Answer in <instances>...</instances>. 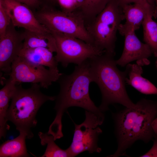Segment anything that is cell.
<instances>
[{
  "label": "cell",
  "mask_w": 157,
  "mask_h": 157,
  "mask_svg": "<svg viewBox=\"0 0 157 157\" xmlns=\"http://www.w3.org/2000/svg\"><path fill=\"white\" fill-rule=\"evenodd\" d=\"M88 60L76 66L71 74H62L57 81L59 84L60 90L55 100L56 115L48 132L55 139L63 136L62 117L69 107H81L104 118V113L95 106L90 97L89 86L93 81Z\"/></svg>",
  "instance_id": "obj_1"
},
{
  "label": "cell",
  "mask_w": 157,
  "mask_h": 157,
  "mask_svg": "<svg viewBox=\"0 0 157 157\" xmlns=\"http://www.w3.org/2000/svg\"><path fill=\"white\" fill-rule=\"evenodd\" d=\"M112 115L117 147L108 157L126 156L127 149L136 141L147 143L156 136L152 124L157 117V101L142 99L134 107H125Z\"/></svg>",
  "instance_id": "obj_2"
},
{
  "label": "cell",
  "mask_w": 157,
  "mask_h": 157,
  "mask_svg": "<svg viewBox=\"0 0 157 157\" xmlns=\"http://www.w3.org/2000/svg\"><path fill=\"white\" fill-rule=\"evenodd\" d=\"M114 56L104 53L88 60L92 81L98 85L101 92V102L98 107L103 113L114 104L127 108L135 105L126 91L125 72L117 68Z\"/></svg>",
  "instance_id": "obj_3"
},
{
  "label": "cell",
  "mask_w": 157,
  "mask_h": 157,
  "mask_svg": "<svg viewBox=\"0 0 157 157\" xmlns=\"http://www.w3.org/2000/svg\"><path fill=\"white\" fill-rule=\"evenodd\" d=\"M38 83H32L27 89L17 84L7 114V119L12 122L19 133H23L27 139L33 136L31 128L37 121L36 115L40 108L47 101H54L56 96H49L41 91Z\"/></svg>",
  "instance_id": "obj_4"
},
{
  "label": "cell",
  "mask_w": 157,
  "mask_h": 157,
  "mask_svg": "<svg viewBox=\"0 0 157 157\" xmlns=\"http://www.w3.org/2000/svg\"><path fill=\"white\" fill-rule=\"evenodd\" d=\"M124 19L119 0H111L90 22L86 25L94 45L115 56L117 33Z\"/></svg>",
  "instance_id": "obj_5"
},
{
  "label": "cell",
  "mask_w": 157,
  "mask_h": 157,
  "mask_svg": "<svg viewBox=\"0 0 157 157\" xmlns=\"http://www.w3.org/2000/svg\"><path fill=\"white\" fill-rule=\"evenodd\" d=\"M33 11L39 22L51 32L72 36L94 45L79 10L67 13L56 7L40 3Z\"/></svg>",
  "instance_id": "obj_6"
},
{
  "label": "cell",
  "mask_w": 157,
  "mask_h": 157,
  "mask_svg": "<svg viewBox=\"0 0 157 157\" xmlns=\"http://www.w3.org/2000/svg\"><path fill=\"white\" fill-rule=\"evenodd\" d=\"M51 32L56 43L55 58L64 67L71 63L81 64L93 57L105 52L95 46L72 36Z\"/></svg>",
  "instance_id": "obj_7"
},
{
  "label": "cell",
  "mask_w": 157,
  "mask_h": 157,
  "mask_svg": "<svg viewBox=\"0 0 157 157\" xmlns=\"http://www.w3.org/2000/svg\"><path fill=\"white\" fill-rule=\"evenodd\" d=\"M85 117L82 123L75 124L72 142L67 149L71 157H74L85 151L90 154L100 153L101 149L98 145L99 135L102 133L98 126L103 123L104 118L85 110Z\"/></svg>",
  "instance_id": "obj_8"
},
{
  "label": "cell",
  "mask_w": 157,
  "mask_h": 157,
  "mask_svg": "<svg viewBox=\"0 0 157 157\" xmlns=\"http://www.w3.org/2000/svg\"><path fill=\"white\" fill-rule=\"evenodd\" d=\"M63 73L58 70L46 69L19 56L13 62L9 78L17 84L22 83H38L41 87L47 89L53 82L57 81Z\"/></svg>",
  "instance_id": "obj_9"
},
{
  "label": "cell",
  "mask_w": 157,
  "mask_h": 157,
  "mask_svg": "<svg viewBox=\"0 0 157 157\" xmlns=\"http://www.w3.org/2000/svg\"><path fill=\"white\" fill-rule=\"evenodd\" d=\"M0 2L5 8L15 26L40 34L51 33L39 22L33 11L26 5L15 0H0Z\"/></svg>",
  "instance_id": "obj_10"
},
{
  "label": "cell",
  "mask_w": 157,
  "mask_h": 157,
  "mask_svg": "<svg viewBox=\"0 0 157 157\" xmlns=\"http://www.w3.org/2000/svg\"><path fill=\"white\" fill-rule=\"evenodd\" d=\"M23 32L17 31L11 21L4 35L0 38V70L7 75L10 73L12 64L23 49Z\"/></svg>",
  "instance_id": "obj_11"
},
{
  "label": "cell",
  "mask_w": 157,
  "mask_h": 157,
  "mask_svg": "<svg viewBox=\"0 0 157 157\" xmlns=\"http://www.w3.org/2000/svg\"><path fill=\"white\" fill-rule=\"evenodd\" d=\"M135 31L127 30L119 32L125 38L124 47L122 55L115 63L124 67L134 60L139 62L140 65H148L147 58L153 54L149 46L142 42L136 36Z\"/></svg>",
  "instance_id": "obj_12"
},
{
  "label": "cell",
  "mask_w": 157,
  "mask_h": 157,
  "mask_svg": "<svg viewBox=\"0 0 157 157\" xmlns=\"http://www.w3.org/2000/svg\"><path fill=\"white\" fill-rule=\"evenodd\" d=\"M124 19V24H121L118 30H133L140 28L144 19L147 10L149 8L157 10L149 4L144 2H137L121 6Z\"/></svg>",
  "instance_id": "obj_13"
},
{
  "label": "cell",
  "mask_w": 157,
  "mask_h": 157,
  "mask_svg": "<svg viewBox=\"0 0 157 157\" xmlns=\"http://www.w3.org/2000/svg\"><path fill=\"white\" fill-rule=\"evenodd\" d=\"M138 64H128L125 72V82L141 93L146 94H157V88L141 75L143 70Z\"/></svg>",
  "instance_id": "obj_14"
},
{
  "label": "cell",
  "mask_w": 157,
  "mask_h": 157,
  "mask_svg": "<svg viewBox=\"0 0 157 157\" xmlns=\"http://www.w3.org/2000/svg\"><path fill=\"white\" fill-rule=\"evenodd\" d=\"M53 53L49 49L44 47L22 49L19 56L23 57L32 63L47 67L53 70H58V63Z\"/></svg>",
  "instance_id": "obj_15"
},
{
  "label": "cell",
  "mask_w": 157,
  "mask_h": 157,
  "mask_svg": "<svg viewBox=\"0 0 157 157\" xmlns=\"http://www.w3.org/2000/svg\"><path fill=\"white\" fill-rule=\"evenodd\" d=\"M17 83L10 78L6 81L4 87L0 90V138H5L10 126L8 124L7 114L9 102L14 93Z\"/></svg>",
  "instance_id": "obj_16"
},
{
  "label": "cell",
  "mask_w": 157,
  "mask_h": 157,
  "mask_svg": "<svg viewBox=\"0 0 157 157\" xmlns=\"http://www.w3.org/2000/svg\"><path fill=\"white\" fill-rule=\"evenodd\" d=\"M157 16V10L149 8L147 11L142 23L144 40L157 57V23L152 19Z\"/></svg>",
  "instance_id": "obj_17"
},
{
  "label": "cell",
  "mask_w": 157,
  "mask_h": 157,
  "mask_svg": "<svg viewBox=\"0 0 157 157\" xmlns=\"http://www.w3.org/2000/svg\"><path fill=\"white\" fill-rule=\"evenodd\" d=\"M24 40L22 49L44 47L53 53L56 52V47L54 38L51 33H38L25 29L23 32Z\"/></svg>",
  "instance_id": "obj_18"
},
{
  "label": "cell",
  "mask_w": 157,
  "mask_h": 157,
  "mask_svg": "<svg viewBox=\"0 0 157 157\" xmlns=\"http://www.w3.org/2000/svg\"><path fill=\"white\" fill-rule=\"evenodd\" d=\"M26 135L19 133L16 138L8 140L1 144L0 157H27L30 156L28 153L25 140Z\"/></svg>",
  "instance_id": "obj_19"
},
{
  "label": "cell",
  "mask_w": 157,
  "mask_h": 157,
  "mask_svg": "<svg viewBox=\"0 0 157 157\" xmlns=\"http://www.w3.org/2000/svg\"><path fill=\"white\" fill-rule=\"evenodd\" d=\"M111 0H85L79 11L85 21V25L96 17Z\"/></svg>",
  "instance_id": "obj_20"
},
{
  "label": "cell",
  "mask_w": 157,
  "mask_h": 157,
  "mask_svg": "<svg viewBox=\"0 0 157 157\" xmlns=\"http://www.w3.org/2000/svg\"><path fill=\"white\" fill-rule=\"evenodd\" d=\"M38 135L41 144L47 145L45 152L41 157H71L67 149H63L55 143L54 137L52 135L42 132H39Z\"/></svg>",
  "instance_id": "obj_21"
},
{
  "label": "cell",
  "mask_w": 157,
  "mask_h": 157,
  "mask_svg": "<svg viewBox=\"0 0 157 157\" xmlns=\"http://www.w3.org/2000/svg\"><path fill=\"white\" fill-rule=\"evenodd\" d=\"M85 0H57L56 6L66 13H71L79 10Z\"/></svg>",
  "instance_id": "obj_22"
},
{
  "label": "cell",
  "mask_w": 157,
  "mask_h": 157,
  "mask_svg": "<svg viewBox=\"0 0 157 157\" xmlns=\"http://www.w3.org/2000/svg\"><path fill=\"white\" fill-rule=\"evenodd\" d=\"M11 20L5 8L0 2V38L4 35Z\"/></svg>",
  "instance_id": "obj_23"
},
{
  "label": "cell",
  "mask_w": 157,
  "mask_h": 157,
  "mask_svg": "<svg viewBox=\"0 0 157 157\" xmlns=\"http://www.w3.org/2000/svg\"><path fill=\"white\" fill-rule=\"evenodd\" d=\"M119 1L121 6L132 3L144 2L148 3L152 6L157 8V6L156 5L155 0H119Z\"/></svg>",
  "instance_id": "obj_24"
},
{
  "label": "cell",
  "mask_w": 157,
  "mask_h": 157,
  "mask_svg": "<svg viewBox=\"0 0 157 157\" xmlns=\"http://www.w3.org/2000/svg\"><path fill=\"white\" fill-rule=\"evenodd\" d=\"M25 4L33 11L37 9L40 3V0H15Z\"/></svg>",
  "instance_id": "obj_25"
},
{
  "label": "cell",
  "mask_w": 157,
  "mask_h": 157,
  "mask_svg": "<svg viewBox=\"0 0 157 157\" xmlns=\"http://www.w3.org/2000/svg\"><path fill=\"white\" fill-rule=\"evenodd\" d=\"M140 157H157V136L153 140V144L151 148L146 153Z\"/></svg>",
  "instance_id": "obj_26"
},
{
  "label": "cell",
  "mask_w": 157,
  "mask_h": 157,
  "mask_svg": "<svg viewBox=\"0 0 157 157\" xmlns=\"http://www.w3.org/2000/svg\"><path fill=\"white\" fill-rule=\"evenodd\" d=\"M57 0H40V3L56 7Z\"/></svg>",
  "instance_id": "obj_27"
},
{
  "label": "cell",
  "mask_w": 157,
  "mask_h": 157,
  "mask_svg": "<svg viewBox=\"0 0 157 157\" xmlns=\"http://www.w3.org/2000/svg\"><path fill=\"white\" fill-rule=\"evenodd\" d=\"M152 125L155 134L157 136V117L153 121Z\"/></svg>",
  "instance_id": "obj_28"
},
{
  "label": "cell",
  "mask_w": 157,
  "mask_h": 157,
  "mask_svg": "<svg viewBox=\"0 0 157 157\" xmlns=\"http://www.w3.org/2000/svg\"><path fill=\"white\" fill-rule=\"evenodd\" d=\"M155 0V2H156L157 3V0Z\"/></svg>",
  "instance_id": "obj_29"
},
{
  "label": "cell",
  "mask_w": 157,
  "mask_h": 157,
  "mask_svg": "<svg viewBox=\"0 0 157 157\" xmlns=\"http://www.w3.org/2000/svg\"><path fill=\"white\" fill-rule=\"evenodd\" d=\"M156 66H157V60L156 62Z\"/></svg>",
  "instance_id": "obj_30"
}]
</instances>
